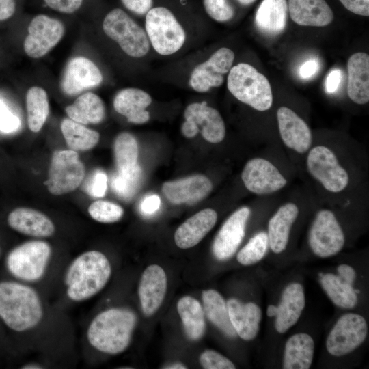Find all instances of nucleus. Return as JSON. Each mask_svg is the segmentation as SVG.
Here are the masks:
<instances>
[{
	"mask_svg": "<svg viewBox=\"0 0 369 369\" xmlns=\"http://www.w3.org/2000/svg\"><path fill=\"white\" fill-rule=\"evenodd\" d=\"M137 323L136 314L124 308H113L98 314L91 321L87 338L92 346L104 353L117 355L129 346Z\"/></svg>",
	"mask_w": 369,
	"mask_h": 369,
	"instance_id": "1",
	"label": "nucleus"
},
{
	"mask_svg": "<svg viewBox=\"0 0 369 369\" xmlns=\"http://www.w3.org/2000/svg\"><path fill=\"white\" fill-rule=\"evenodd\" d=\"M111 274L107 258L96 250L85 251L69 265L64 277L66 294L74 301L87 300L98 293Z\"/></svg>",
	"mask_w": 369,
	"mask_h": 369,
	"instance_id": "2",
	"label": "nucleus"
},
{
	"mask_svg": "<svg viewBox=\"0 0 369 369\" xmlns=\"http://www.w3.org/2000/svg\"><path fill=\"white\" fill-rule=\"evenodd\" d=\"M43 312L33 288L15 282L0 283V318L9 328L18 332L29 330L40 323Z\"/></svg>",
	"mask_w": 369,
	"mask_h": 369,
	"instance_id": "3",
	"label": "nucleus"
},
{
	"mask_svg": "<svg viewBox=\"0 0 369 369\" xmlns=\"http://www.w3.org/2000/svg\"><path fill=\"white\" fill-rule=\"evenodd\" d=\"M227 87L237 100L257 111H264L272 106L273 94L268 79L248 64L239 63L231 68Z\"/></svg>",
	"mask_w": 369,
	"mask_h": 369,
	"instance_id": "4",
	"label": "nucleus"
},
{
	"mask_svg": "<svg viewBox=\"0 0 369 369\" xmlns=\"http://www.w3.org/2000/svg\"><path fill=\"white\" fill-rule=\"evenodd\" d=\"M145 29L150 44L161 55L175 53L186 40L184 29L174 14L165 7L152 8L146 13Z\"/></svg>",
	"mask_w": 369,
	"mask_h": 369,
	"instance_id": "5",
	"label": "nucleus"
},
{
	"mask_svg": "<svg viewBox=\"0 0 369 369\" xmlns=\"http://www.w3.org/2000/svg\"><path fill=\"white\" fill-rule=\"evenodd\" d=\"M102 30L121 49L132 57H142L150 50V42L146 31L124 11L114 8L102 21Z\"/></svg>",
	"mask_w": 369,
	"mask_h": 369,
	"instance_id": "6",
	"label": "nucleus"
},
{
	"mask_svg": "<svg viewBox=\"0 0 369 369\" xmlns=\"http://www.w3.org/2000/svg\"><path fill=\"white\" fill-rule=\"evenodd\" d=\"M51 256L49 244L43 241H31L12 249L7 257V266L16 277L35 282L44 274Z\"/></svg>",
	"mask_w": 369,
	"mask_h": 369,
	"instance_id": "7",
	"label": "nucleus"
},
{
	"mask_svg": "<svg viewBox=\"0 0 369 369\" xmlns=\"http://www.w3.org/2000/svg\"><path fill=\"white\" fill-rule=\"evenodd\" d=\"M306 165L310 174L329 192H341L348 184V172L334 152L325 146H317L310 150Z\"/></svg>",
	"mask_w": 369,
	"mask_h": 369,
	"instance_id": "8",
	"label": "nucleus"
},
{
	"mask_svg": "<svg viewBox=\"0 0 369 369\" xmlns=\"http://www.w3.org/2000/svg\"><path fill=\"white\" fill-rule=\"evenodd\" d=\"M84 176L85 167L77 152L58 150L53 154L46 185L51 194L59 195L75 190Z\"/></svg>",
	"mask_w": 369,
	"mask_h": 369,
	"instance_id": "9",
	"label": "nucleus"
},
{
	"mask_svg": "<svg viewBox=\"0 0 369 369\" xmlns=\"http://www.w3.org/2000/svg\"><path fill=\"white\" fill-rule=\"evenodd\" d=\"M308 242L313 253L320 258H328L341 251L345 243L344 234L332 211L323 209L316 213Z\"/></svg>",
	"mask_w": 369,
	"mask_h": 369,
	"instance_id": "10",
	"label": "nucleus"
},
{
	"mask_svg": "<svg viewBox=\"0 0 369 369\" xmlns=\"http://www.w3.org/2000/svg\"><path fill=\"white\" fill-rule=\"evenodd\" d=\"M367 332V323L362 316L345 314L337 320L328 335L327 350L337 357L348 354L363 343Z\"/></svg>",
	"mask_w": 369,
	"mask_h": 369,
	"instance_id": "11",
	"label": "nucleus"
},
{
	"mask_svg": "<svg viewBox=\"0 0 369 369\" xmlns=\"http://www.w3.org/2000/svg\"><path fill=\"white\" fill-rule=\"evenodd\" d=\"M28 34L23 42V49L27 56L38 59L48 53L62 38L63 23L45 14H38L32 18Z\"/></svg>",
	"mask_w": 369,
	"mask_h": 369,
	"instance_id": "12",
	"label": "nucleus"
},
{
	"mask_svg": "<svg viewBox=\"0 0 369 369\" xmlns=\"http://www.w3.org/2000/svg\"><path fill=\"white\" fill-rule=\"evenodd\" d=\"M234 52L226 47L216 51L208 59L198 64L191 72L189 84L195 92H206L221 86L234 60Z\"/></svg>",
	"mask_w": 369,
	"mask_h": 369,
	"instance_id": "13",
	"label": "nucleus"
},
{
	"mask_svg": "<svg viewBox=\"0 0 369 369\" xmlns=\"http://www.w3.org/2000/svg\"><path fill=\"white\" fill-rule=\"evenodd\" d=\"M245 187L257 195L275 193L287 183L286 179L271 161L263 158L248 161L241 173Z\"/></svg>",
	"mask_w": 369,
	"mask_h": 369,
	"instance_id": "14",
	"label": "nucleus"
},
{
	"mask_svg": "<svg viewBox=\"0 0 369 369\" xmlns=\"http://www.w3.org/2000/svg\"><path fill=\"white\" fill-rule=\"evenodd\" d=\"M250 214V208L243 206L234 211L223 223L213 243V252L217 259L228 260L236 251L245 236Z\"/></svg>",
	"mask_w": 369,
	"mask_h": 369,
	"instance_id": "15",
	"label": "nucleus"
},
{
	"mask_svg": "<svg viewBox=\"0 0 369 369\" xmlns=\"http://www.w3.org/2000/svg\"><path fill=\"white\" fill-rule=\"evenodd\" d=\"M102 80L100 70L92 61L85 57H76L67 64L61 87L65 94L73 95L99 85Z\"/></svg>",
	"mask_w": 369,
	"mask_h": 369,
	"instance_id": "16",
	"label": "nucleus"
},
{
	"mask_svg": "<svg viewBox=\"0 0 369 369\" xmlns=\"http://www.w3.org/2000/svg\"><path fill=\"white\" fill-rule=\"evenodd\" d=\"M277 119L283 143L297 153L308 152L312 146V135L306 122L286 107L278 109Z\"/></svg>",
	"mask_w": 369,
	"mask_h": 369,
	"instance_id": "17",
	"label": "nucleus"
},
{
	"mask_svg": "<svg viewBox=\"0 0 369 369\" xmlns=\"http://www.w3.org/2000/svg\"><path fill=\"white\" fill-rule=\"evenodd\" d=\"M167 291V277L162 267L152 264L143 272L138 288V295L143 313L154 314L160 308Z\"/></svg>",
	"mask_w": 369,
	"mask_h": 369,
	"instance_id": "18",
	"label": "nucleus"
},
{
	"mask_svg": "<svg viewBox=\"0 0 369 369\" xmlns=\"http://www.w3.org/2000/svg\"><path fill=\"white\" fill-rule=\"evenodd\" d=\"M212 189L209 178L200 174L165 182L162 186L163 194L174 204L196 203L205 198Z\"/></svg>",
	"mask_w": 369,
	"mask_h": 369,
	"instance_id": "19",
	"label": "nucleus"
},
{
	"mask_svg": "<svg viewBox=\"0 0 369 369\" xmlns=\"http://www.w3.org/2000/svg\"><path fill=\"white\" fill-rule=\"evenodd\" d=\"M186 120L195 124L204 139L212 144L223 141L226 135V127L219 112L207 105L206 101L193 102L184 111Z\"/></svg>",
	"mask_w": 369,
	"mask_h": 369,
	"instance_id": "20",
	"label": "nucleus"
},
{
	"mask_svg": "<svg viewBox=\"0 0 369 369\" xmlns=\"http://www.w3.org/2000/svg\"><path fill=\"white\" fill-rule=\"evenodd\" d=\"M217 214L211 208H205L187 219L174 234L176 245L180 249H189L197 245L217 222Z\"/></svg>",
	"mask_w": 369,
	"mask_h": 369,
	"instance_id": "21",
	"label": "nucleus"
},
{
	"mask_svg": "<svg viewBox=\"0 0 369 369\" xmlns=\"http://www.w3.org/2000/svg\"><path fill=\"white\" fill-rule=\"evenodd\" d=\"M229 318L236 334L244 340H251L257 336L262 318L260 307L252 302L243 303L232 298L227 301Z\"/></svg>",
	"mask_w": 369,
	"mask_h": 369,
	"instance_id": "22",
	"label": "nucleus"
},
{
	"mask_svg": "<svg viewBox=\"0 0 369 369\" xmlns=\"http://www.w3.org/2000/svg\"><path fill=\"white\" fill-rule=\"evenodd\" d=\"M305 305L304 290L299 283H290L283 290L277 306L275 327L279 333L286 332L299 320Z\"/></svg>",
	"mask_w": 369,
	"mask_h": 369,
	"instance_id": "23",
	"label": "nucleus"
},
{
	"mask_svg": "<svg viewBox=\"0 0 369 369\" xmlns=\"http://www.w3.org/2000/svg\"><path fill=\"white\" fill-rule=\"evenodd\" d=\"M291 19L301 26L325 27L333 19V13L325 0H288Z\"/></svg>",
	"mask_w": 369,
	"mask_h": 369,
	"instance_id": "24",
	"label": "nucleus"
},
{
	"mask_svg": "<svg viewBox=\"0 0 369 369\" xmlns=\"http://www.w3.org/2000/svg\"><path fill=\"white\" fill-rule=\"evenodd\" d=\"M8 223L18 232L34 237H49L55 232V226L47 216L29 208L12 210L8 217Z\"/></svg>",
	"mask_w": 369,
	"mask_h": 369,
	"instance_id": "25",
	"label": "nucleus"
},
{
	"mask_svg": "<svg viewBox=\"0 0 369 369\" xmlns=\"http://www.w3.org/2000/svg\"><path fill=\"white\" fill-rule=\"evenodd\" d=\"M151 96L145 91L128 87L118 92L113 100L116 112L125 116L134 124H144L150 119V113L146 109L151 104Z\"/></svg>",
	"mask_w": 369,
	"mask_h": 369,
	"instance_id": "26",
	"label": "nucleus"
},
{
	"mask_svg": "<svg viewBox=\"0 0 369 369\" xmlns=\"http://www.w3.org/2000/svg\"><path fill=\"white\" fill-rule=\"evenodd\" d=\"M347 94L356 104L369 101V55L363 52L353 54L348 60Z\"/></svg>",
	"mask_w": 369,
	"mask_h": 369,
	"instance_id": "27",
	"label": "nucleus"
},
{
	"mask_svg": "<svg viewBox=\"0 0 369 369\" xmlns=\"http://www.w3.org/2000/svg\"><path fill=\"white\" fill-rule=\"evenodd\" d=\"M299 208L292 202L281 206L270 219L268 224L269 246L272 251H284L288 243L290 228L299 215Z\"/></svg>",
	"mask_w": 369,
	"mask_h": 369,
	"instance_id": "28",
	"label": "nucleus"
},
{
	"mask_svg": "<svg viewBox=\"0 0 369 369\" xmlns=\"http://www.w3.org/2000/svg\"><path fill=\"white\" fill-rule=\"evenodd\" d=\"M288 10L286 0H262L255 16L257 28L268 36L280 34L286 25Z\"/></svg>",
	"mask_w": 369,
	"mask_h": 369,
	"instance_id": "29",
	"label": "nucleus"
},
{
	"mask_svg": "<svg viewBox=\"0 0 369 369\" xmlns=\"http://www.w3.org/2000/svg\"><path fill=\"white\" fill-rule=\"evenodd\" d=\"M314 351V340L310 335L305 333L292 335L285 344L283 368H310L313 359Z\"/></svg>",
	"mask_w": 369,
	"mask_h": 369,
	"instance_id": "30",
	"label": "nucleus"
},
{
	"mask_svg": "<svg viewBox=\"0 0 369 369\" xmlns=\"http://www.w3.org/2000/svg\"><path fill=\"white\" fill-rule=\"evenodd\" d=\"M65 111L68 117L82 124H98L104 118L105 108L102 99L93 92L79 96Z\"/></svg>",
	"mask_w": 369,
	"mask_h": 369,
	"instance_id": "31",
	"label": "nucleus"
},
{
	"mask_svg": "<svg viewBox=\"0 0 369 369\" xmlns=\"http://www.w3.org/2000/svg\"><path fill=\"white\" fill-rule=\"evenodd\" d=\"M187 337L193 341L200 340L206 329L205 314L200 303L191 296L180 298L177 303Z\"/></svg>",
	"mask_w": 369,
	"mask_h": 369,
	"instance_id": "32",
	"label": "nucleus"
},
{
	"mask_svg": "<svg viewBox=\"0 0 369 369\" xmlns=\"http://www.w3.org/2000/svg\"><path fill=\"white\" fill-rule=\"evenodd\" d=\"M203 310L207 318L227 337L234 338L237 334L230 322L227 303L215 290H204L202 293Z\"/></svg>",
	"mask_w": 369,
	"mask_h": 369,
	"instance_id": "33",
	"label": "nucleus"
},
{
	"mask_svg": "<svg viewBox=\"0 0 369 369\" xmlns=\"http://www.w3.org/2000/svg\"><path fill=\"white\" fill-rule=\"evenodd\" d=\"M321 286L331 301L338 307L351 309L357 302L355 290L351 285L332 273L322 275L320 279Z\"/></svg>",
	"mask_w": 369,
	"mask_h": 369,
	"instance_id": "34",
	"label": "nucleus"
},
{
	"mask_svg": "<svg viewBox=\"0 0 369 369\" xmlns=\"http://www.w3.org/2000/svg\"><path fill=\"white\" fill-rule=\"evenodd\" d=\"M27 123L29 128L39 132L49 113V102L46 91L38 86L30 87L26 94Z\"/></svg>",
	"mask_w": 369,
	"mask_h": 369,
	"instance_id": "35",
	"label": "nucleus"
},
{
	"mask_svg": "<svg viewBox=\"0 0 369 369\" xmlns=\"http://www.w3.org/2000/svg\"><path fill=\"white\" fill-rule=\"evenodd\" d=\"M61 130L67 145L74 151L90 150L98 144L100 139L98 132L70 118L62 121Z\"/></svg>",
	"mask_w": 369,
	"mask_h": 369,
	"instance_id": "36",
	"label": "nucleus"
},
{
	"mask_svg": "<svg viewBox=\"0 0 369 369\" xmlns=\"http://www.w3.org/2000/svg\"><path fill=\"white\" fill-rule=\"evenodd\" d=\"M113 149L118 170H126L137 164V142L131 133H120L115 139Z\"/></svg>",
	"mask_w": 369,
	"mask_h": 369,
	"instance_id": "37",
	"label": "nucleus"
},
{
	"mask_svg": "<svg viewBox=\"0 0 369 369\" xmlns=\"http://www.w3.org/2000/svg\"><path fill=\"white\" fill-rule=\"evenodd\" d=\"M141 179V169L138 164L126 169L118 170L111 178L113 191L124 200L131 199L137 192Z\"/></svg>",
	"mask_w": 369,
	"mask_h": 369,
	"instance_id": "38",
	"label": "nucleus"
},
{
	"mask_svg": "<svg viewBox=\"0 0 369 369\" xmlns=\"http://www.w3.org/2000/svg\"><path fill=\"white\" fill-rule=\"evenodd\" d=\"M269 247L267 233L260 232L238 251L236 258L243 265L254 264L262 259Z\"/></svg>",
	"mask_w": 369,
	"mask_h": 369,
	"instance_id": "39",
	"label": "nucleus"
},
{
	"mask_svg": "<svg viewBox=\"0 0 369 369\" xmlns=\"http://www.w3.org/2000/svg\"><path fill=\"white\" fill-rule=\"evenodd\" d=\"M91 217L100 223H113L119 221L123 214V208L113 202L105 200H98L88 208Z\"/></svg>",
	"mask_w": 369,
	"mask_h": 369,
	"instance_id": "40",
	"label": "nucleus"
},
{
	"mask_svg": "<svg viewBox=\"0 0 369 369\" xmlns=\"http://www.w3.org/2000/svg\"><path fill=\"white\" fill-rule=\"evenodd\" d=\"M203 4L208 16L217 22H226L234 16V10L227 0H203Z\"/></svg>",
	"mask_w": 369,
	"mask_h": 369,
	"instance_id": "41",
	"label": "nucleus"
},
{
	"mask_svg": "<svg viewBox=\"0 0 369 369\" xmlns=\"http://www.w3.org/2000/svg\"><path fill=\"white\" fill-rule=\"evenodd\" d=\"M200 363L205 369H234V364L214 350H206L200 356Z\"/></svg>",
	"mask_w": 369,
	"mask_h": 369,
	"instance_id": "42",
	"label": "nucleus"
},
{
	"mask_svg": "<svg viewBox=\"0 0 369 369\" xmlns=\"http://www.w3.org/2000/svg\"><path fill=\"white\" fill-rule=\"evenodd\" d=\"M107 188L106 174L100 170L96 171L89 178L85 185V191L94 197H102L105 195Z\"/></svg>",
	"mask_w": 369,
	"mask_h": 369,
	"instance_id": "43",
	"label": "nucleus"
},
{
	"mask_svg": "<svg viewBox=\"0 0 369 369\" xmlns=\"http://www.w3.org/2000/svg\"><path fill=\"white\" fill-rule=\"evenodd\" d=\"M20 126L19 118L0 100V131L5 133H14L18 131Z\"/></svg>",
	"mask_w": 369,
	"mask_h": 369,
	"instance_id": "44",
	"label": "nucleus"
},
{
	"mask_svg": "<svg viewBox=\"0 0 369 369\" xmlns=\"http://www.w3.org/2000/svg\"><path fill=\"white\" fill-rule=\"evenodd\" d=\"M51 9L65 14H72L77 11L83 0H43Z\"/></svg>",
	"mask_w": 369,
	"mask_h": 369,
	"instance_id": "45",
	"label": "nucleus"
},
{
	"mask_svg": "<svg viewBox=\"0 0 369 369\" xmlns=\"http://www.w3.org/2000/svg\"><path fill=\"white\" fill-rule=\"evenodd\" d=\"M348 11L360 16H369V0H339Z\"/></svg>",
	"mask_w": 369,
	"mask_h": 369,
	"instance_id": "46",
	"label": "nucleus"
},
{
	"mask_svg": "<svg viewBox=\"0 0 369 369\" xmlns=\"http://www.w3.org/2000/svg\"><path fill=\"white\" fill-rule=\"evenodd\" d=\"M130 11L139 15L146 14L152 7V0H121Z\"/></svg>",
	"mask_w": 369,
	"mask_h": 369,
	"instance_id": "47",
	"label": "nucleus"
},
{
	"mask_svg": "<svg viewBox=\"0 0 369 369\" xmlns=\"http://www.w3.org/2000/svg\"><path fill=\"white\" fill-rule=\"evenodd\" d=\"M161 200L157 195H149L144 198L140 204V210L144 215H151L160 207Z\"/></svg>",
	"mask_w": 369,
	"mask_h": 369,
	"instance_id": "48",
	"label": "nucleus"
},
{
	"mask_svg": "<svg viewBox=\"0 0 369 369\" xmlns=\"http://www.w3.org/2000/svg\"><path fill=\"white\" fill-rule=\"evenodd\" d=\"M342 72L339 69L332 70L327 77L325 89L328 93L336 92L340 84Z\"/></svg>",
	"mask_w": 369,
	"mask_h": 369,
	"instance_id": "49",
	"label": "nucleus"
},
{
	"mask_svg": "<svg viewBox=\"0 0 369 369\" xmlns=\"http://www.w3.org/2000/svg\"><path fill=\"white\" fill-rule=\"evenodd\" d=\"M16 10V0H0V22L12 18Z\"/></svg>",
	"mask_w": 369,
	"mask_h": 369,
	"instance_id": "50",
	"label": "nucleus"
},
{
	"mask_svg": "<svg viewBox=\"0 0 369 369\" xmlns=\"http://www.w3.org/2000/svg\"><path fill=\"white\" fill-rule=\"evenodd\" d=\"M319 69L318 62L315 59H310L304 62L299 68V75L303 79L314 77Z\"/></svg>",
	"mask_w": 369,
	"mask_h": 369,
	"instance_id": "51",
	"label": "nucleus"
},
{
	"mask_svg": "<svg viewBox=\"0 0 369 369\" xmlns=\"http://www.w3.org/2000/svg\"><path fill=\"white\" fill-rule=\"evenodd\" d=\"M338 276L348 284L353 285L355 278L356 273L353 267L348 264H340L337 269Z\"/></svg>",
	"mask_w": 369,
	"mask_h": 369,
	"instance_id": "52",
	"label": "nucleus"
},
{
	"mask_svg": "<svg viewBox=\"0 0 369 369\" xmlns=\"http://www.w3.org/2000/svg\"><path fill=\"white\" fill-rule=\"evenodd\" d=\"M181 131L184 137L192 138L197 135L200 132V129L193 122L185 120L182 125Z\"/></svg>",
	"mask_w": 369,
	"mask_h": 369,
	"instance_id": "53",
	"label": "nucleus"
},
{
	"mask_svg": "<svg viewBox=\"0 0 369 369\" xmlns=\"http://www.w3.org/2000/svg\"><path fill=\"white\" fill-rule=\"evenodd\" d=\"M163 368H167V369H186L187 368V367L180 363V362H176V363H173L172 364H169L168 366H167L166 367H164Z\"/></svg>",
	"mask_w": 369,
	"mask_h": 369,
	"instance_id": "54",
	"label": "nucleus"
},
{
	"mask_svg": "<svg viewBox=\"0 0 369 369\" xmlns=\"http://www.w3.org/2000/svg\"><path fill=\"white\" fill-rule=\"evenodd\" d=\"M266 314L269 317L275 316L277 314V306L270 305L267 308Z\"/></svg>",
	"mask_w": 369,
	"mask_h": 369,
	"instance_id": "55",
	"label": "nucleus"
},
{
	"mask_svg": "<svg viewBox=\"0 0 369 369\" xmlns=\"http://www.w3.org/2000/svg\"><path fill=\"white\" fill-rule=\"evenodd\" d=\"M21 368L23 369H40L42 368V366L36 363H30L24 365Z\"/></svg>",
	"mask_w": 369,
	"mask_h": 369,
	"instance_id": "56",
	"label": "nucleus"
},
{
	"mask_svg": "<svg viewBox=\"0 0 369 369\" xmlns=\"http://www.w3.org/2000/svg\"><path fill=\"white\" fill-rule=\"evenodd\" d=\"M238 1L241 4L243 5H249L256 1V0H238Z\"/></svg>",
	"mask_w": 369,
	"mask_h": 369,
	"instance_id": "57",
	"label": "nucleus"
}]
</instances>
